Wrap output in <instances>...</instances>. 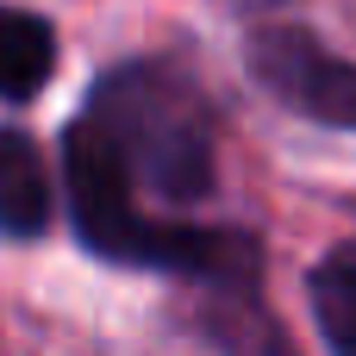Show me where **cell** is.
<instances>
[{
  "mask_svg": "<svg viewBox=\"0 0 356 356\" xmlns=\"http://www.w3.org/2000/svg\"><path fill=\"white\" fill-rule=\"evenodd\" d=\"M63 181H69L75 238L94 257H106V263H131V269L181 275V282H213V288H250L257 269H263L250 232L144 219L138 200H131V181L138 175L125 169L119 144L88 113L63 131Z\"/></svg>",
  "mask_w": 356,
  "mask_h": 356,
  "instance_id": "6da1fadb",
  "label": "cell"
},
{
  "mask_svg": "<svg viewBox=\"0 0 356 356\" xmlns=\"http://www.w3.org/2000/svg\"><path fill=\"white\" fill-rule=\"evenodd\" d=\"M81 113L119 144L125 169L150 194H163L169 207H194V200L213 194V138H219V119H213L207 88L181 63L131 56V63L106 69L88 88Z\"/></svg>",
  "mask_w": 356,
  "mask_h": 356,
  "instance_id": "7a4b0ae2",
  "label": "cell"
},
{
  "mask_svg": "<svg viewBox=\"0 0 356 356\" xmlns=\"http://www.w3.org/2000/svg\"><path fill=\"white\" fill-rule=\"evenodd\" d=\"M244 56H250V75L288 113L338 125V131H356V63L332 56L307 25H257Z\"/></svg>",
  "mask_w": 356,
  "mask_h": 356,
  "instance_id": "3957f363",
  "label": "cell"
},
{
  "mask_svg": "<svg viewBox=\"0 0 356 356\" xmlns=\"http://www.w3.org/2000/svg\"><path fill=\"white\" fill-rule=\"evenodd\" d=\"M50 213H56V194H50V169L38 144L0 125V238H19V244L44 238Z\"/></svg>",
  "mask_w": 356,
  "mask_h": 356,
  "instance_id": "277c9868",
  "label": "cell"
},
{
  "mask_svg": "<svg viewBox=\"0 0 356 356\" xmlns=\"http://www.w3.org/2000/svg\"><path fill=\"white\" fill-rule=\"evenodd\" d=\"M56 75V31L38 13L0 6V100H31Z\"/></svg>",
  "mask_w": 356,
  "mask_h": 356,
  "instance_id": "5b68a950",
  "label": "cell"
},
{
  "mask_svg": "<svg viewBox=\"0 0 356 356\" xmlns=\"http://www.w3.org/2000/svg\"><path fill=\"white\" fill-rule=\"evenodd\" d=\"M307 294H313L319 338L332 350L356 356V244H338L319 257V269L307 275Z\"/></svg>",
  "mask_w": 356,
  "mask_h": 356,
  "instance_id": "8992f818",
  "label": "cell"
},
{
  "mask_svg": "<svg viewBox=\"0 0 356 356\" xmlns=\"http://www.w3.org/2000/svg\"><path fill=\"white\" fill-rule=\"evenodd\" d=\"M225 6H282V0H225Z\"/></svg>",
  "mask_w": 356,
  "mask_h": 356,
  "instance_id": "52a82bcc",
  "label": "cell"
}]
</instances>
